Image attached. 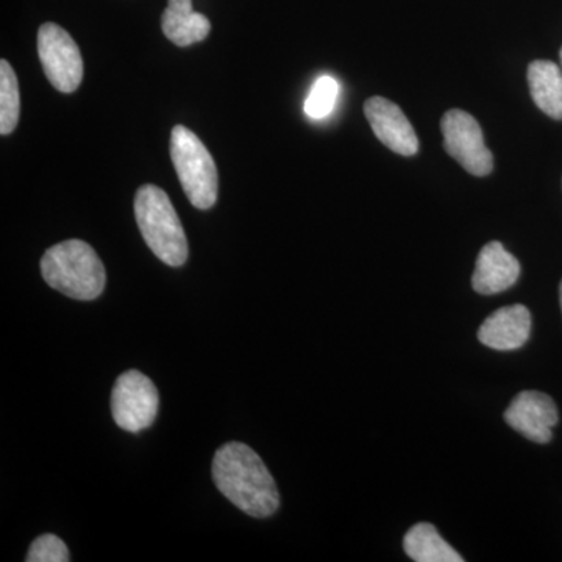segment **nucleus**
<instances>
[{
    "instance_id": "nucleus-12",
    "label": "nucleus",
    "mask_w": 562,
    "mask_h": 562,
    "mask_svg": "<svg viewBox=\"0 0 562 562\" xmlns=\"http://www.w3.org/2000/svg\"><path fill=\"white\" fill-rule=\"evenodd\" d=\"M161 27L166 38L180 47L205 40L211 31L206 16L192 10V0H168V9L161 16Z\"/></svg>"
},
{
    "instance_id": "nucleus-16",
    "label": "nucleus",
    "mask_w": 562,
    "mask_h": 562,
    "mask_svg": "<svg viewBox=\"0 0 562 562\" xmlns=\"http://www.w3.org/2000/svg\"><path fill=\"white\" fill-rule=\"evenodd\" d=\"M338 81L330 76L319 77V79L314 81L308 98H306V116L317 121L330 116L331 111L335 110L336 101H338Z\"/></svg>"
},
{
    "instance_id": "nucleus-2",
    "label": "nucleus",
    "mask_w": 562,
    "mask_h": 562,
    "mask_svg": "<svg viewBox=\"0 0 562 562\" xmlns=\"http://www.w3.org/2000/svg\"><path fill=\"white\" fill-rule=\"evenodd\" d=\"M43 279L76 301H94L105 290L103 262L90 244L69 239L50 247L41 258Z\"/></svg>"
},
{
    "instance_id": "nucleus-17",
    "label": "nucleus",
    "mask_w": 562,
    "mask_h": 562,
    "mask_svg": "<svg viewBox=\"0 0 562 562\" xmlns=\"http://www.w3.org/2000/svg\"><path fill=\"white\" fill-rule=\"evenodd\" d=\"M27 562H68L69 550L58 536L43 535L29 549Z\"/></svg>"
},
{
    "instance_id": "nucleus-10",
    "label": "nucleus",
    "mask_w": 562,
    "mask_h": 562,
    "mask_svg": "<svg viewBox=\"0 0 562 562\" xmlns=\"http://www.w3.org/2000/svg\"><path fill=\"white\" fill-rule=\"evenodd\" d=\"M520 277V262L502 243L486 244L476 258L472 277L473 290L483 295L501 294L516 284Z\"/></svg>"
},
{
    "instance_id": "nucleus-19",
    "label": "nucleus",
    "mask_w": 562,
    "mask_h": 562,
    "mask_svg": "<svg viewBox=\"0 0 562 562\" xmlns=\"http://www.w3.org/2000/svg\"><path fill=\"white\" fill-rule=\"evenodd\" d=\"M560 58H561V68H562V49L560 52Z\"/></svg>"
},
{
    "instance_id": "nucleus-15",
    "label": "nucleus",
    "mask_w": 562,
    "mask_h": 562,
    "mask_svg": "<svg viewBox=\"0 0 562 562\" xmlns=\"http://www.w3.org/2000/svg\"><path fill=\"white\" fill-rule=\"evenodd\" d=\"M21 98L16 74L7 60L0 61V133L10 135L20 121Z\"/></svg>"
},
{
    "instance_id": "nucleus-18",
    "label": "nucleus",
    "mask_w": 562,
    "mask_h": 562,
    "mask_svg": "<svg viewBox=\"0 0 562 562\" xmlns=\"http://www.w3.org/2000/svg\"><path fill=\"white\" fill-rule=\"evenodd\" d=\"M560 302H561V310H562V281L560 286Z\"/></svg>"
},
{
    "instance_id": "nucleus-3",
    "label": "nucleus",
    "mask_w": 562,
    "mask_h": 562,
    "mask_svg": "<svg viewBox=\"0 0 562 562\" xmlns=\"http://www.w3.org/2000/svg\"><path fill=\"white\" fill-rule=\"evenodd\" d=\"M135 217L140 235L158 260L180 268L188 260V239L172 202L161 188L144 184L136 192Z\"/></svg>"
},
{
    "instance_id": "nucleus-7",
    "label": "nucleus",
    "mask_w": 562,
    "mask_h": 562,
    "mask_svg": "<svg viewBox=\"0 0 562 562\" xmlns=\"http://www.w3.org/2000/svg\"><path fill=\"white\" fill-rule=\"evenodd\" d=\"M443 147L447 154L475 177L490 176L494 158L484 144L479 121L461 110H450L441 122Z\"/></svg>"
},
{
    "instance_id": "nucleus-6",
    "label": "nucleus",
    "mask_w": 562,
    "mask_h": 562,
    "mask_svg": "<svg viewBox=\"0 0 562 562\" xmlns=\"http://www.w3.org/2000/svg\"><path fill=\"white\" fill-rule=\"evenodd\" d=\"M38 55L44 74L55 90L74 92L83 80V58L76 41L60 25H41L38 32Z\"/></svg>"
},
{
    "instance_id": "nucleus-5",
    "label": "nucleus",
    "mask_w": 562,
    "mask_h": 562,
    "mask_svg": "<svg viewBox=\"0 0 562 562\" xmlns=\"http://www.w3.org/2000/svg\"><path fill=\"white\" fill-rule=\"evenodd\" d=\"M160 397L149 376L138 371L122 373L111 392V414L122 430L139 432L157 419Z\"/></svg>"
},
{
    "instance_id": "nucleus-8",
    "label": "nucleus",
    "mask_w": 562,
    "mask_h": 562,
    "mask_svg": "<svg viewBox=\"0 0 562 562\" xmlns=\"http://www.w3.org/2000/svg\"><path fill=\"white\" fill-rule=\"evenodd\" d=\"M558 420L560 414L552 397L539 391L520 392L505 412L506 424L536 443L552 441Z\"/></svg>"
},
{
    "instance_id": "nucleus-13",
    "label": "nucleus",
    "mask_w": 562,
    "mask_h": 562,
    "mask_svg": "<svg viewBox=\"0 0 562 562\" xmlns=\"http://www.w3.org/2000/svg\"><path fill=\"white\" fill-rule=\"evenodd\" d=\"M528 85L532 101L552 120H562V68L552 61L538 60L528 66Z\"/></svg>"
},
{
    "instance_id": "nucleus-1",
    "label": "nucleus",
    "mask_w": 562,
    "mask_h": 562,
    "mask_svg": "<svg viewBox=\"0 0 562 562\" xmlns=\"http://www.w3.org/2000/svg\"><path fill=\"white\" fill-rule=\"evenodd\" d=\"M213 480L236 508L251 517L265 519L279 509L280 494L273 476L246 443L228 442L217 450Z\"/></svg>"
},
{
    "instance_id": "nucleus-9",
    "label": "nucleus",
    "mask_w": 562,
    "mask_h": 562,
    "mask_svg": "<svg viewBox=\"0 0 562 562\" xmlns=\"http://www.w3.org/2000/svg\"><path fill=\"white\" fill-rule=\"evenodd\" d=\"M366 120L384 146L403 157H413L419 150V139L401 106L384 98H371L364 103Z\"/></svg>"
},
{
    "instance_id": "nucleus-11",
    "label": "nucleus",
    "mask_w": 562,
    "mask_h": 562,
    "mask_svg": "<svg viewBox=\"0 0 562 562\" xmlns=\"http://www.w3.org/2000/svg\"><path fill=\"white\" fill-rule=\"evenodd\" d=\"M531 335V313L527 306H503L483 322L480 342L494 350H516L527 344Z\"/></svg>"
},
{
    "instance_id": "nucleus-14",
    "label": "nucleus",
    "mask_w": 562,
    "mask_h": 562,
    "mask_svg": "<svg viewBox=\"0 0 562 562\" xmlns=\"http://www.w3.org/2000/svg\"><path fill=\"white\" fill-rule=\"evenodd\" d=\"M403 549L416 562L464 561V558L446 539H442L435 525L427 522L417 524L409 528L405 539H403Z\"/></svg>"
},
{
    "instance_id": "nucleus-4",
    "label": "nucleus",
    "mask_w": 562,
    "mask_h": 562,
    "mask_svg": "<svg viewBox=\"0 0 562 562\" xmlns=\"http://www.w3.org/2000/svg\"><path fill=\"white\" fill-rule=\"evenodd\" d=\"M171 158L192 205L210 210L217 201L220 176L209 149L190 128L176 125L171 133Z\"/></svg>"
}]
</instances>
